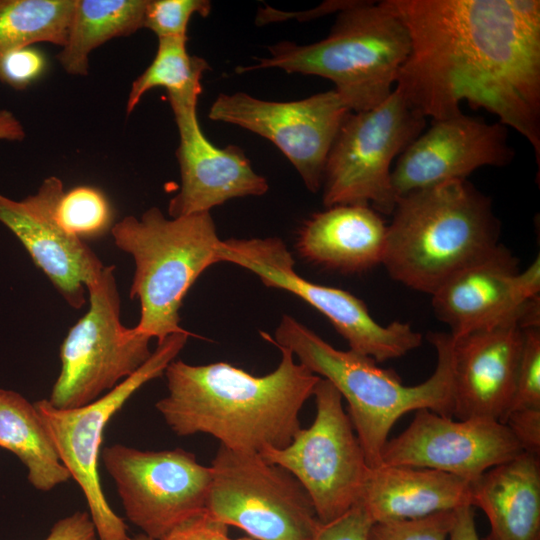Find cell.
Here are the masks:
<instances>
[{"instance_id": "6da1fadb", "label": "cell", "mask_w": 540, "mask_h": 540, "mask_svg": "<svg viewBox=\"0 0 540 540\" xmlns=\"http://www.w3.org/2000/svg\"><path fill=\"white\" fill-rule=\"evenodd\" d=\"M410 51L395 89L423 117L467 101L521 134L540 157V1L384 0Z\"/></svg>"}, {"instance_id": "7a4b0ae2", "label": "cell", "mask_w": 540, "mask_h": 540, "mask_svg": "<svg viewBox=\"0 0 540 540\" xmlns=\"http://www.w3.org/2000/svg\"><path fill=\"white\" fill-rule=\"evenodd\" d=\"M276 369L263 376L226 362L165 369L168 394L156 409L179 436L209 434L220 446L260 453L287 446L301 429L299 413L320 377L281 346Z\"/></svg>"}, {"instance_id": "3957f363", "label": "cell", "mask_w": 540, "mask_h": 540, "mask_svg": "<svg viewBox=\"0 0 540 540\" xmlns=\"http://www.w3.org/2000/svg\"><path fill=\"white\" fill-rule=\"evenodd\" d=\"M262 337L289 349L298 362L329 381L348 404V416L371 468L381 464V455L396 421L411 411L428 409L453 416L452 337L450 333H429L428 341L437 353V365L424 382L407 386L392 369H384L369 356L339 350L313 330L284 315L274 338Z\"/></svg>"}, {"instance_id": "277c9868", "label": "cell", "mask_w": 540, "mask_h": 540, "mask_svg": "<svg viewBox=\"0 0 540 540\" xmlns=\"http://www.w3.org/2000/svg\"><path fill=\"white\" fill-rule=\"evenodd\" d=\"M391 215L382 265L393 280L426 294L500 245L491 200L466 179L402 195Z\"/></svg>"}, {"instance_id": "5b68a950", "label": "cell", "mask_w": 540, "mask_h": 540, "mask_svg": "<svg viewBox=\"0 0 540 540\" xmlns=\"http://www.w3.org/2000/svg\"><path fill=\"white\" fill-rule=\"evenodd\" d=\"M269 57L237 73L277 68L287 73L314 75L335 85L351 112L372 109L393 92L410 51L403 22L382 1H354L338 12L328 36L299 45L289 41L268 46Z\"/></svg>"}, {"instance_id": "8992f818", "label": "cell", "mask_w": 540, "mask_h": 540, "mask_svg": "<svg viewBox=\"0 0 540 540\" xmlns=\"http://www.w3.org/2000/svg\"><path fill=\"white\" fill-rule=\"evenodd\" d=\"M114 244L132 256L129 296L140 303L135 328L156 338L186 331L179 310L198 277L218 263L221 239L210 212L166 218L157 207L126 216L111 228Z\"/></svg>"}, {"instance_id": "52a82bcc", "label": "cell", "mask_w": 540, "mask_h": 540, "mask_svg": "<svg viewBox=\"0 0 540 540\" xmlns=\"http://www.w3.org/2000/svg\"><path fill=\"white\" fill-rule=\"evenodd\" d=\"M426 118L394 88L378 106L350 112L328 153L323 204L370 206L391 215L396 197L392 162L424 131Z\"/></svg>"}, {"instance_id": "ba28073f", "label": "cell", "mask_w": 540, "mask_h": 540, "mask_svg": "<svg viewBox=\"0 0 540 540\" xmlns=\"http://www.w3.org/2000/svg\"><path fill=\"white\" fill-rule=\"evenodd\" d=\"M89 309L60 348L61 370L48 401L58 409L87 405L134 374L151 356V338L120 320L114 266L87 286Z\"/></svg>"}, {"instance_id": "9c48e42d", "label": "cell", "mask_w": 540, "mask_h": 540, "mask_svg": "<svg viewBox=\"0 0 540 540\" xmlns=\"http://www.w3.org/2000/svg\"><path fill=\"white\" fill-rule=\"evenodd\" d=\"M313 397L316 415L311 426L301 428L287 446L259 454L298 480L325 524L359 503L371 467L337 389L320 377Z\"/></svg>"}, {"instance_id": "30bf717a", "label": "cell", "mask_w": 540, "mask_h": 540, "mask_svg": "<svg viewBox=\"0 0 540 540\" xmlns=\"http://www.w3.org/2000/svg\"><path fill=\"white\" fill-rule=\"evenodd\" d=\"M206 509L257 540H313L320 525L312 501L287 470L259 453L219 447Z\"/></svg>"}, {"instance_id": "8fae6325", "label": "cell", "mask_w": 540, "mask_h": 540, "mask_svg": "<svg viewBox=\"0 0 540 540\" xmlns=\"http://www.w3.org/2000/svg\"><path fill=\"white\" fill-rule=\"evenodd\" d=\"M190 335L187 330L169 335L134 374L87 405L58 409L48 399L34 403L62 463L85 497L98 540L129 537L126 523L109 505L100 482L98 463L104 430L139 388L164 374Z\"/></svg>"}, {"instance_id": "7c38bea8", "label": "cell", "mask_w": 540, "mask_h": 540, "mask_svg": "<svg viewBox=\"0 0 540 540\" xmlns=\"http://www.w3.org/2000/svg\"><path fill=\"white\" fill-rule=\"evenodd\" d=\"M218 261L254 273L270 288L288 291L324 315L347 341L350 350L377 363L400 358L418 348L422 335L408 323L382 325L365 303L345 290L308 281L299 275L285 243L277 237L227 239L218 248Z\"/></svg>"}, {"instance_id": "4fadbf2b", "label": "cell", "mask_w": 540, "mask_h": 540, "mask_svg": "<svg viewBox=\"0 0 540 540\" xmlns=\"http://www.w3.org/2000/svg\"><path fill=\"white\" fill-rule=\"evenodd\" d=\"M101 455L128 520L141 533L160 540L206 509L212 472L193 453L181 448L146 451L114 444Z\"/></svg>"}, {"instance_id": "5bb4252c", "label": "cell", "mask_w": 540, "mask_h": 540, "mask_svg": "<svg viewBox=\"0 0 540 540\" xmlns=\"http://www.w3.org/2000/svg\"><path fill=\"white\" fill-rule=\"evenodd\" d=\"M351 111L333 89L294 101H268L245 92L219 94L208 117L240 126L273 142L306 188H322L325 164L337 133Z\"/></svg>"}, {"instance_id": "9a60e30c", "label": "cell", "mask_w": 540, "mask_h": 540, "mask_svg": "<svg viewBox=\"0 0 540 540\" xmlns=\"http://www.w3.org/2000/svg\"><path fill=\"white\" fill-rule=\"evenodd\" d=\"M539 293V256L520 271L517 259L500 244L431 296L437 318L457 338L510 322L539 326Z\"/></svg>"}, {"instance_id": "2e32d148", "label": "cell", "mask_w": 540, "mask_h": 540, "mask_svg": "<svg viewBox=\"0 0 540 540\" xmlns=\"http://www.w3.org/2000/svg\"><path fill=\"white\" fill-rule=\"evenodd\" d=\"M521 453V446L501 421L453 420L420 409L400 435L386 442L380 465L434 469L473 482Z\"/></svg>"}, {"instance_id": "e0dca14e", "label": "cell", "mask_w": 540, "mask_h": 540, "mask_svg": "<svg viewBox=\"0 0 540 540\" xmlns=\"http://www.w3.org/2000/svg\"><path fill=\"white\" fill-rule=\"evenodd\" d=\"M513 157L505 125L461 113L433 121L398 156L391 174L393 191L397 199L412 191L464 180L480 167L505 166Z\"/></svg>"}, {"instance_id": "ac0fdd59", "label": "cell", "mask_w": 540, "mask_h": 540, "mask_svg": "<svg viewBox=\"0 0 540 540\" xmlns=\"http://www.w3.org/2000/svg\"><path fill=\"white\" fill-rule=\"evenodd\" d=\"M64 189L56 176L44 179L37 192L18 201L0 193V223L22 243L64 300L80 309L88 284L104 265L81 239L67 233L54 217V204Z\"/></svg>"}, {"instance_id": "d6986e66", "label": "cell", "mask_w": 540, "mask_h": 540, "mask_svg": "<svg viewBox=\"0 0 540 540\" xmlns=\"http://www.w3.org/2000/svg\"><path fill=\"white\" fill-rule=\"evenodd\" d=\"M523 337L517 322L452 337L453 416L503 423L515 393Z\"/></svg>"}, {"instance_id": "ffe728a7", "label": "cell", "mask_w": 540, "mask_h": 540, "mask_svg": "<svg viewBox=\"0 0 540 540\" xmlns=\"http://www.w3.org/2000/svg\"><path fill=\"white\" fill-rule=\"evenodd\" d=\"M179 133L176 157L180 188L168 204L169 216L210 212L234 198L261 196L267 180L256 173L244 151L235 145H213L204 135L197 108L173 112Z\"/></svg>"}, {"instance_id": "44dd1931", "label": "cell", "mask_w": 540, "mask_h": 540, "mask_svg": "<svg viewBox=\"0 0 540 540\" xmlns=\"http://www.w3.org/2000/svg\"><path fill=\"white\" fill-rule=\"evenodd\" d=\"M386 237L387 224L372 207L337 205L304 222L297 249L311 263L355 273L382 264Z\"/></svg>"}, {"instance_id": "7402d4cb", "label": "cell", "mask_w": 540, "mask_h": 540, "mask_svg": "<svg viewBox=\"0 0 540 540\" xmlns=\"http://www.w3.org/2000/svg\"><path fill=\"white\" fill-rule=\"evenodd\" d=\"M372 523L416 519L471 504V482L427 468H370L358 503Z\"/></svg>"}, {"instance_id": "603a6c76", "label": "cell", "mask_w": 540, "mask_h": 540, "mask_svg": "<svg viewBox=\"0 0 540 540\" xmlns=\"http://www.w3.org/2000/svg\"><path fill=\"white\" fill-rule=\"evenodd\" d=\"M471 504L490 523L485 540H540V461L523 452L471 482Z\"/></svg>"}, {"instance_id": "cb8c5ba5", "label": "cell", "mask_w": 540, "mask_h": 540, "mask_svg": "<svg viewBox=\"0 0 540 540\" xmlns=\"http://www.w3.org/2000/svg\"><path fill=\"white\" fill-rule=\"evenodd\" d=\"M0 447L13 454L27 470L37 490L50 491L71 479L34 404L21 394L0 388Z\"/></svg>"}, {"instance_id": "d4e9b609", "label": "cell", "mask_w": 540, "mask_h": 540, "mask_svg": "<svg viewBox=\"0 0 540 540\" xmlns=\"http://www.w3.org/2000/svg\"><path fill=\"white\" fill-rule=\"evenodd\" d=\"M147 0H76L65 44L56 58L72 76H87L89 55L105 42L142 28Z\"/></svg>"}, {"instance_id": "484cf974", "label": "cell", "mask_w": 540, "mask_h": 540, "mask_svg": "<svg viewBox=\"0 0 540 540\" xmlns=\"http://www.w3.org/2000/svg\"><path fill=\"white\" fill-rule=\"evenodd\" d=\"M186 42L187 37L158 38L154 59L131 84L126 115L134 111L146 92L156 87L166 89L173 112L197 108L201 78L210 66L205 59L190 55Z\"/></svg>"}, {"instance_id": "4316f807", "label": "cell", "mask_w": 540, "mask_h": 540, "mask_svg": "<svg viewBox=\"0 0 540 540\" xmlns=\"http://www.w3.org/2000/svg\"><path fill=\"white\" fill-rule=\"evenodd\" d=\"M76 0H0V52L65 44Z\"/></svg>"}, {"instance_id": "83f0119b", "label": "cell", "mask_w": 540, "mask_h": 540, "mask_svg": "<svg viewBox=\"0 0 540 540\" xmlns=\"http://www.w3.org/2000/svg\"><path fill=\"white\" fill-rule=\"evenodd\" d=\"M57 223L81 239L96 238L112 228L113 212L106 195L93 186H76L59 193L54 204Z\"/></svg>"}, {"instance_id": "f1b7e54d", "label": "cell", "mask_w": 540, "mask_h": 540, "mask_svg": "<svg viewBox=\"0 0 540 540\" xmlns=\"http://www.w3.org/2000/svg\"><path fill=\"white\" fill-rule=\"evenodd\" d=\"M211 8L208 0H147L142 28L149 29L157 38L187 37L191 17H207Z\"/></svg>"}, {"instance_id": "f546056e", "label": "cell", "mask_w": 540, "mask_h": 540, "mask_svg": "<svg viewBox=\"0 0 540 540\" xmlns=\"http://www.w3.org/2000/svg\"><path fill=\"white\" fill-rule=\"evenodd\" d=\"M454 511H442L416 519L372 523L367 540H447Z\"/></svg>"}, {"instance_id": "4dcf8cb0", "label": "cell", "mask_w": 540, "mask_h": 540, "mask_svg": "<svg viewBox=\"0 0 540 540\" xmlns=\"http://www.w3.org/2000/svg\"><path fill=\"white\" fill-rule=\"evenodd\" d=\"M531 408L540 409V326L524 328L515 393L507 415Z\"/></svg>"}, {"instance_id": "1f68e13d", "label": "cell", "mask_w": 540, "mask_h": 540, "mask_svg": "<svg viewBox=\"0 0 540 540\" xmlns=\"http://www.w3.org/2000/svg\"><path fill=\"white\" fill-rule=\"evenodd\" d=\"M47 69V59L34 46L0 52V83L25 90L38 81Z\"/></svg>"}, {"instance_id": "d6a6232c", "label": "cell", "mask_w": 540, "mask_h": 540, "mask_svg": "<svg viewBox=\"0 0 540 540\" xmlns=\"http://www.w3.org/2000/svg\"><path fill=\"white\" fill-rule=\"evenodd\" d=\"M371 520L357 504L341 517L320 523L313 540H367Z\"/></svg>"}, {"instance_id": "836d02e7", "label": "cell", "mask_w": 540, "mask_h": 540, "mask_svg": "<svg viewBox=\"0 0 540 540\" xmlns=\"http://www.w3.org/2000/svg\"><path fill=\"white\" fill-rule=\"evenodd\" d=\"M228 528L204 509L171 529L160 540H229Z\"/></svg>"}, {"instance_id": "e575fe53", "label": "cell", "mask_w": 540, "mask_h": 540, "mask_svg": "<svg viewBox=\"0 0 540 540\" xmlns=\"http://www.w3.org/2000/svg\"><path fill=\"white\" fill-rule=\"evenodd\" d=\"M503 423L510 429L523 452L540 455V409L510 412Z\"/></svg>"}, {"instance_id": "d590c367", "label": "cell", "mask_w": 540, "mask_h": 540, "mask_svg": "<svg viewBox=\"0 0 540 540\" xmlns=\"http://www.w3.org/2000/svg\"><path fill=\"white\" fill-rule=\"evenodd\" d=\"M44 540H98V537L89 512L75 511L56 521Z\"/></svg>"}, {"instance_id": "8d00e7d4", "label": "cell", "mask_w": 540, "mask_h": 540, "mask_svg": "<svg viewBox=\"0 0 540 540\" xmlns=\"http://www.w3.org/2000/svg\"><path fill=\"white\" fill-rule=\"evenodd\" d=\"M447 540H481L476 530L473 506L454 510V522Z\"/></svg>"}, {"instance_id": "74e56055", "label": "cell", "mask_w": 540, "mask_h": 540, "mask_svg": "<svg viewBox=\"0 0 540 540\" xmlns=\"http://www.w3.org/2000/svg\"><path fill=\"white\" fill-rule=\"evenodd\" d=\"M25 137V129L14 113L0 108V140L20 142Z\"/></svg>"}, {"instance_id": "f35d334b", "label": "cell", "mask_w": 540, "mask_h": 540, "mask_svg": "<svg viewBox=\"0 0 540 540\" xmlns=\"http://www.w3.org/2000/svg\"><path fill=\"white\" fill-rule=\"evenodd\" d=\"M127 540H155V539H153V538H151V537H149V536H147V535H145L143 533H140V534H136V535H134L132 537L129 536L127 538Z\"/></svg>"}, {"instance_id": "ab89813d", "label": "cell", "mask_w": 540, "mask_h": 540, "mask_svg": "<svg viewBox=\"0 0 540 540\" xmlns=\"http://www.w3.org/2000/svg\"><path fill=\"white\" fill-rule=\"evenodd\" d=\"M229 540H257V539H254L252 537H242V538H237V539H229Z\"/></svg>"}]
</instances>
